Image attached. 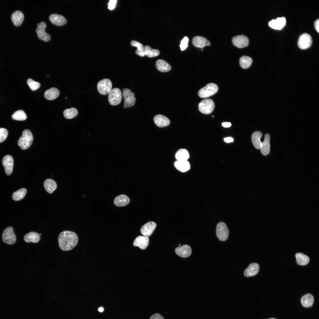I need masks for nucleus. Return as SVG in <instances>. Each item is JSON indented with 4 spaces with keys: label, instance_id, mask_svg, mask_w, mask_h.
<instances>
[{
    "label": "nucleus",
    "instance_id": "nucleus-1",
    "mask_svg": "<svg viewBox=\"0 0 319 319\" xmlns=\"http://www.w3.org/2000/svg\"><path fill=\"white\" fill-rule=\"evenodd\" d=\"M58 240L60 248L64 251H68L76 246L78 242V238L75 232L64 231L59 234Z\"/></svg>",
    "mask_w": 319,
    "mask_h": 319
},
{
    "label": "nucleus",
    "instance_id": "nucleus-2",
    "mask_svg": "<svg viewBox=\"0 0 319 319\" xmlns=\"http://www.w3.org/2000/svg\"><path fill=\"white\" fill-rule=\"evenodd\" d=\"M33 140V136L31 131L29 129H25L18 141V145L22 149H26L32 145Z\"/></svg>",
    "mask_w": 319,
    "mask_h": 319
},
{
    "label": "nucleus",
    "instance_id": "nucleus-3",
    "mask_svg": "<svg viewBox=\"0 0 319 319\" xmlns=\"http://www.w3.org/2000/svg\"><path fill=\"white\" fill-rule=\"evenodd\" d=\"M218 90L216 84L210 83L201 89L198 93V95L202 98H207L216 93Z\"/></svg>",
    "mask_w": 319,
    "mask_h": 319
},
{
    "label": "nucleus",
    "instance_id": "nucleus-4",
    "mask_svg": "<svg viewBox=\"0 0 319 319\" xmlns=\"http://www.w3.org/2000/svg\"><path fill=\"white\" fill-rule=\"evenodd\" d=\"M215 107V104L212 100L205 99L201 101L198 104V108L199 111L205 114H209L212 113Z\"/></svg>",
    "mask_w": 319,
    "mask_h": 319
},
{
    "label": "nucleus",
    "instance_id": "nucleus-5",
    "mask_svg": "<svg viewBox=\"0 0 319 319\" xmlns=\"http://www.w3.org/2000/svg\"><path fill=\"white\" fill-rule=\"evenodd\" d=\"M134 95V92H131L130 89L128 88L123 89L122 95L124 99V108L130 107L134 105L136 100Z\"/></svg>",
    "mask_w": 319,
    "mask_h": 319
},
{
    "label": "nucleus",
    "instance_id": "nucleus-6",
    "mask_svg": "<svg viewBox=\"0 0 319 319\" xmlns=\"http://www.w3.org/2000/svg\"><path fill=\"white\" fill-rule=\"evenodd\" d=\"M122 98L121 92L120 89L115 88L112 89L109 93L108 100L112 105H116L121 102Z\"/></svg>",
    "mask_w": 319,
    "mask_h": 319
},
{
    "label": "nucleus",
    "instance_id": "nucleus-7",
    "mask_svg": "<svg viewBox=\"0 0 319 319\" xmlns=\"http://www.w3.org/2000/svg\"><path fill=\"white\" fill-rule=\"evenodd\" d=\"M2 240L8 244L12 245L15 243L16 237L12 227H9L5 229L2 234Z\"/></svg>",
    "mask_w": 319,
    "mask_h": 319
},
{
    "label": "nucleus",
    "instance_id": "nucleus-8",
    "mask_svg": "<svg viewBox=\"0 0 319 319\" xmlns=\"http://www.w3.org/2000/svg\"><path fill=\"white\" fill-rule=\"evenodd\" d=\"M216 231L217 236L220 240L224 241L228 238L229 230L227 225L224 222H220L217 224Z\"/></svg>",
    "mask_w": 319,
    "mask_h": 319
},
{
    "label": "nucleus",
    "instance_id": "nucleus-9",
    "mask_svg": "<svg viewBox=\"0 0 319 319\" xmlns=\"http://www.w3.org/2000/svg\"><path fill=\"white\" fill-rule=\"evenodd\" d=\"M112 84L110 80L104 79L99 81L97 84V89L99 93L102 95H106L111 90Z\"/></svg>",
    "mask_w": 319,
    "mask_h": 319
},
{
    "label": "nucleus",
    "instance_id": "nucleus-10",
    "mask_svg": "<svg viewBox=\"0 0 319 319\" xmlns=\"http://www.w3.org/2000/svg\"><path fill=\"white\" fill-rule=\"evenodd\" d=\"M37 27L36 32L38 38L45 42L50 40L51 39L50 35L45 31L46 27V23L44 22H41L38 23Z\"/></svg>",
    "mask_w": 319,
    "mask_h": 319
},
{
    "label": "nucleus",
    "instance_id": "nucleus-11",
    "mask_svg": "<svg viewBox=\"0 0 319 319\" xmlns=\"http://www.w3.org/2000/svg\"><path fill=\"white\" fill-rule=\"evenodd\" d=\"M312 43V38L310 35L307 33H304L299 37L298 45L300 49H306L310 47Z\"/></svg>",
    "mask_w": 319,
    "mask_h": 319
},
{
    "label": "nucleus",
    "instance_id": "nucleus-12",
    "mask_svg": "<svg viewBox=\"0 0 319 319\" xmlns=\"http://www.w3.org/2000/svg\"><path fill=\"white\" fill-rule=\"evenodd\" d=\"M2 164L6 174L7 175H10L12 172L14 165V160L12 157L9 155L4 156L2 158Z\"/></svg>",
    "mask_w": 319,
    "mask_h": 319
},
{
    "label": "nucleus",
    "instance_id": "nucleus-13",
    "mask_svg": "<svg viewBox=\"0 0 319 319\" xmlns=\"http://www.w3.org/2000/svg\"><path fill=\"white\" fill-rule=\"evenodd\" d=\"M232 41L233 44L239 48L246 47L249 43V40L248 37L243 35H238L234 37Z\"/></svg>",
    "mask_w": 319,
    "mask_h": 319
},
{
    "label": "nucleus",
    "instance_id": "nucleus-14",
    "mask_svg": "<svg viewBox=\"0 0 319 319\" xmlns=\"http://www.w3.org/2000/svg\"><path fill=\"white\" fill-rule=\"evenodd\" d=\"M156 224L153 222H149L144 224L141 229V233L146 237L150 236L155 230Z\"/></svg>",
    "mask_w": 319,
    "mask_h": 319
},
{
    "label": "nucleus",
    "instance_id": "nucleus-15",
    "mask_svg": "<svg viewBox=\"0 0 319 319\" xmlns=\"http://www.w3.org/2000/svg\"><path fill=\"white\" fill-rule=\"evenodd\" d=\"M149 243V238L148 237L139 236L134 240L133 245L135 246H138L142 250H144L147 247Z\"/></svg>",
    "mask_w": 319,
    "mask_h": 319
},
{
    "label": "nucleus",
    "instance_id": "nucleus-16",
    "mask_svg": "<svg viewBox=\"0 0 319 319\" xmlns=\"http://www.w3.org/2000/svg\"><path fill=\"white\" fill-rule=\"evenodd\" d=\"M192 43L195 46L201 48L210 45V42L207 39L201 36L194 37L192 39Z\"/></svg>",
    "mask_w": 319,
    "mask_h": 319
},
{
    "label": "nucleus",
    "instance_id": "nucleus-17",
    "mask_svg": "<svg viewBox=\"0 0 319 319\" xmlns=\"http://www.w3.org/2000/svg\"><path fill=\"white\" fill-rule=\"evenodd\" d=\"M49 19L53 24L58 26L64 25L67 23V20L63 16L57 14L50 15Z\"/></svg>",
    "mask_w": 319,
    "mask_h": 319
},
{
    "label": "nucleus",
    "instance_id": "nucleus-18",
    "mask_svg": "<svg viewBox=\"0 0 319 319\" xmlns=\"http://www.w3.org/2000/svg\"><path fill=\"white\" fill-rule=\"evenodd\" d=\"M286 23V20L284 17H279L270 21L268 23V25L273 29L280 30L284 26Z\"/></svg>",
    "mask_w": 319,
    "mask_h": 319
},
{
    "label": "nucleus",
    "instance_id": "nucleus-19",
    "mask_svg": "<svg viewBox=\"0 0 319 319\" xmlns=\"http://www.w3.org/2000/svg\"><path fill=\"white\" fill-rule=\"evenodd\" d=\"M176 254L183 258H186L191 255L192 250L191 247L188 245H185L181 247L177 248L175 249Z\"/></svg>",
    "mask_w": 319,
    "mask_h": 319
},
{
    "label": "nucleus",
    "instance_id": "nucleus-20",
    "mask_svg": "<svg viewBox=\"0 0 319 319\" xmlns=\"http://www.w3.org/2000/svg\"><path fill=\"white\" fill-rule=\"evenodd\" d=\"M259 269V266L258 263H252L245 270L244 275L246 277L254 276L258 273Z\"/></svg>",
    "mask_w": 319,
    "mask_h": 319
},
{
    "label": "nucleus",
    "instance_id": "nucleus-21",
    "mask_svg": "<svg viewBox=\"0 0 319 319\" xmlns=\"http://www.w3.org/2000/svg\"><path fill=\"white\" fill-rule=\"evenodd\" d=\"M24 19V15L20 11H16L11 14V19L14 25L16 26H19L22 23Z\"/></svg>",
    "mask_w": 319,
    "mask_h": 319
},
{
    "label": "nucleus",
    "instance_id": "nucleus-22",
    "mask_svg": "<svg viewBox=\"0 0 319 319\" xmlns=\"http://www.w3.org/2000/svg\"><path fill=\"white\" fill-rule=\"evenodd\" d=\"M154 120L155 124L158 127H162L169 125L170 121L169 119L162 115H157L154 118Z\"/></svg>",
    "mask_w": 319,
    "mask_h": 319
},
{
    "label": "nucleus",
    "instance_id": "nucleus-23",
    "mask_svg": "<svg viewBox=\"0 0 319 319\" xmlns=\"http://www.w3.org/2000/svg\"><path fill=\"white\" fill-rule=\"evenodd\" d=\"M270 136L268 134H265L264 141L262 142L260 149L261 153L264 155L266 156L269 154L270 151Z\"/></svg>",
    "mask_w": 319,
    "mask_h": 319
},
{
    "label": "nucleus",
    "instance_id": "nucleus-24",
    "mask_svg": "<svg viewBox=\"0 0 319 319\" xmlns=\"http://www.w3.org/2000/svg\"><path fill=\"white\" fill-rule=\"evenodd\" d=\"M174 165L178 170L183 172H187L190 168V163L187 160H177Z\"/></svg>",
    "mask_w": 319,
    "mask_h": 319
},
{
    "label": "nucleus",
    "instance_id": "nucleus-25",
    "mask_svg": "<svg viewBox=\"0 0 319 319\" xmlns=\"http://www.w3.org/2000/svg\"><path fill=\"white\" fill-rule=\"evenodd\" d=\"M24 239L27 242H31L37 243L38 242L40 239V235L35 232H31L25 235Z\"/></svg>",
    "mask_w": 319,
    "mask_h": 319
},
{
    "label": "nucleus",
    "instance_id": "nucleus-26",
    "mask_svg": "<svg viewBox=\"0 0 319 319\" xmlns=\"http://www.w3.org/2000/svg\"><path fill=\"white\" fill-rule=\"evenodd\" d=\"M262 136V133L258 131L254 132L251 136L252 142L254 147L257 149H260L262 142L261 138Z\"/></svg>",
    "mask_w": 319,
    "mask_h": 319
},
{
    "label": "nucleus",
    "instance_id": "nucleus-27",
    "mask_svg": "<svg viewBox=\"0 0 319 319\" xmlns=\"http://www.w3.org/2000/svg\"><path fill=\"white\" fill-rule=\"evenodd\" d=\"M130 200L128 197L125 195H121L116 197L114 200V203L117 206H123L128 204Z\"/></svg>",
    "mask_w": 319,
    "mask_h": 319
},
{
    "label": "nucleus",
    "instance_id": "nucleus-28",
    "mask_svg": "<svg viewBox=\"0 0 319 319\" xmlns=\"http://www.w3.org/2000/svg\"><path fill=\"white\" fill-rule=\"evenodd\" d=\"M156 65L157 69L162 72H166L171 69L170 65L165 61L159 59L156 62Z\"/></svg>",
    "mask_w": 319,
    "mask_h": 319
},
{
    "label": "nucleus",
    "instance_id": "nucleus-29",
    "mask_svg": "<svg viewBox=\"0 0 319 319\" xmlns=\"http://www.w3.org/2000/svg\"><path fill=\"white\" fill-rule=\"evenodd\" d=\"M44 186L46 191L49 193H53L57 187L56 182L50 179H47L45 181Z\"/></svg>",
    "mask_w": 319,
    "mask_h": 319
},
{
    "label": "nucleus",
    "instance_id": "nucleus-30",
    "mask_svg": "<svg viewBox=\"0 0 319 319\" xmlns=\"http://www.w3.org/2000/svg\"><path fill=\"white\" fill-rule=\"evenodd\" d=\"M59 94V92L57 89L52 87L45 92L44 96L47 100H52L57 98Z\"/></svg>",
    "mask_w": 319,
    "mask_h": 319
},
{
    "label": "nucleus",
    "instance_id": "nucleus-31",
    "mask_svg": "<svg viewBox=\"0 0 319 319\" xmlns=\"http://www.w3.org/2000/svg\"><path fill=\"white\" fill-rule=\"evenodd\" d=\"M314 302L313 296L310 294H307L303 296L301 299L302 305L305 307H311Z\"/></svg>",
    "mask_w": 319,
    "mask_h": 319
},
{
    "label": "nucleus",
    "instance_id": "nucleus-32",
    "mask_svg": "<svg viewBox=\"0 0 319 319\" xmlns=\"http://www.w3.org/2000/svg\"><path fill=\"white\" fill-rule=\"evenodd\" d=\"M295 257L297 263L301 266H305L307 265L310 261L309 257L306 255L302 253H297L296 254Z\"/></svg>",
    "mask_w": 319,
    "mask_h": 319
},
{
    "label": "nucleus",
    "instance_id": "nucleus-33",
    "mask_svg": "<svg viewBox=\"0 0 319 319\" xmlns=\"http://www.w3.org/2000/svg\"><path fill=\"white\" fill-rule=\"evenodd\" d=\"M175 157L177 160H187L189 157V154L186 149H180L176 152Z\"/></svg>",
    "mask_w": 319,
    "mask_h": 319
},
{
    "label": "nucleus",
    "instance_id": "nucleus-34",
    "mask_svg": "<svg viewBox=\"0 0 319 319\" xmlns=\"http://www.w3.org/2000/svg\"><path fill=\"white\" fill-rule=\"evenodd\" d=\"M252 62V59L250 57L247 56H242L240 58L239 60L240 66L244 69H247L249 67Z\"/></svg>",
    "mask_w": 319,
    "mask_h": 319
},
{
    "label": "nucleus",
    "instance_id": "nucleus-35",
    "mask_svg": "<svg viewBox=\"0 0 319 319\" xmlns=\"http://www.w3.org/2000/svg\"><path fill=\"white\" fill-rule=\"evenodd\" d=\"M144 51L145 55L150 58L157 56L160 53V52L158 50L152 49L148 45L145 46L144 47Z\"/></svg>",
    "mask_w": 319,
    "mask_h": 319
},
{
    "label": "nucleus",
    "instance_id": "nucleus-36",
    "mask_svg": "<svg viewBox=\"0 0 319 319\" xmlns=\"http://www.w3.org/2000/svg\"><path fill=\"white\" fill-rule=\"evenodd\" d=\"M27 191L25 188H22L13 193L12 197L15 201H19L22 199L25 196Z\"/></svg>",
    "mask_w": 319,
    "mask_h": 319
},
{
    "label": "nucleus",
    "instance_id": "nucleus-37",
    "mask_svg": "<svg viewBox=\"0 0 319 319\" xmlns=\"http://www.w3.org/2000/svg\"><path fill=\"white\" fill-rule=\"evenodd\" d=\"M131 44L132 46L137 48V50L136 51V54L141 57L145 56L144 47L142 44L137 41L132 40L131 42Z\"/></svg>",
    "mask_w": 319,
    "mask_h": 319
},
{
    "label": "nucleus",
    "instance_id": "nucleus-38",
    "mask_svg": "<svg viewBox=\"0 0 319 319\" xmlns=\"http://www.w3.org/2000/svg\"><path fill=\"white\" fill-rule=\"evenodd\" d=\"M77 110L74 108L65 110L63 112L64 117L67 119H71L76 117L78 114Z\"/></svg>",
    "mask_w": 319,
    "mask_h": 319
},
{
    "label": "nucleus",
    "instance_id": "nucleus-39",
    "mask_svg": "<svg viewBox=\"0 0 319 319\" xmlns=\"http://www.w3.org/2000/svg\"><path fill=\"white\" fill-rule=\"evenodd\" d=\"M12 119L18 121H24L27 118V115L22 110H19L15 112L12 115Z\"/></svg>",
    "mask_w": 319,
    "mask_h": 319
},
{
    "label": "nucleus",
    "instance_id": "nucleus-40",
    "mask_svg": "<svg viewBox=\"0 0 319 319\" xmlns=\"http://www.w3.org/2000/svg\"><path fill=\"white\" fill-rule=\"evenodd\" d=\"M27 83L31 89L33 91L36 90L40 86V84L39 82H35L31 79L27 80Z\"/></svg>",
    "mask_w": 319,
    "mask_h": 319
},
{
    "label": "nucleus",
    "instance_id": "nucleus-41",
    "mask_svg": "<svg viewBox=\"0 0 319 319\" xmlns=\"http://www.w3.org/2000/svg\"><path fill=\"white\" fill-rule=\"evenodd\" d=\"M8 132L6 129L0 128V143L3 142L6 138Z\"/></svg>",
    "mask_w": 319,
    "mask_h": 319
},
{
    "label": "nucleus",
    "instance_id": "nucleus-42",
    "mask_svg": "<svg viewBox=\"0 0 319 319\" xmlns=\"http://www.w3.org/2000/svg\"><path fill=\"white\" fill-rule=\"evenodd\" d=\"M188 40L189 39L186 36L185 37L181 40L180 45L181 51L185 50L187 47Z\"/></svg>",
    "mask_w": 319,
    "mask_h": 319
},
{
    "label": "nucleus",
    "instance_id": "nucleus-43",
    "mask_svg": "<svg viewBox=\"0 0 319 319\" xmlns=\"http://www.w3.org/2000/svg\"><path fill=\"white\" fill-rule=\"evenodd\" d=\"M116 2V0H111L108 4V8L110 10L113 9L115 6Z\"/></svg>",
    "mask_w": 319,
    "mask_h": 319
},
{
    "label": "nucleus",
    "instance_id": "nucleus-44",
    "mask_svg": "<svg viewBox=\"0 0 319 319\" xmlns=\"http://www.w3.org/2000/svg\"><path fill=\"white\" fill-rule=\"evenodd\" d=\"M149 319H164L163 317L158 313H156L152 315Z\"/></svg>",
    "mask_w": 319,
    "mask_h": 319
},
{
    "label": "nucleus",
    "instance_id": "nucleus-45",
    "mask_svg": "<svg viewBox=\"0 0 319 319\" xmlns=\"http://www.w3.org/2000/svg\"><path fill=\"white\" fill-rule=\"evenodd\" d=\"M314 25L315 28L316 30L318 32H319V19H318L315 22Z\"/></svg>",
    "mask_w": 319,
    "mask_h": 319
},
{
    "label": "nucleus",
    "instance_id": "nucleus-46",
    "mask_svg": "<svg viewBox=\"0 0 319 319\" xmlns=\"http://www.w3.org/2000/svg\"><path fill=\"white\" fill-rule=\"evenodd\" d=\"M224 140L226 142L228 143L233 141V139L231 137H227L224 138Z\"/></svg>",
    "mask_w": 319,
    "mask_h": 319
},
{
    "label": "nucleus",
    "instance_id": "nucleus-47",
    "mask_svg": "<svg viewBox=\"0 0 319 319\" xmlns=\"http://www.w3.org/2000/svg\"><path fill=\"white\" fill-rule=\"evenodd\" d=\"M222 126L224 127L228 128L230 127L231 126V124L230 122H225L223 123L222 124Z\"/></svg>",
    "mask_w": 319,
    "mask_h": 319
},
{
    "label": "nucleus",
    "instance_id": "nucleus-48",
    "mask_svg": "<svg viewBox=\"0 0 319 319\" xmlns=\"http://www.w3.org/2000/svg\"><path fill=\"white\" fill-rule=\"evenodd\" d=\"M98 311L100 312H102L104 311V308L103 307H100L98 308Z\"/></svg>",
    "mask_w": 319,
    "mask_h": 319
},
{
    "label": "nucleus",
    "instance_id": "nucleus-49",
    "mask_svg": "<svg viewBox=\"0 0 319 319\" xmlns=\"http://www.w3.org/2000/svg\"><path fill=\"white\" fill-rule=\"evenodd\" d=\"M276 319L274 318H270V319Z\"/></svg>",
    "mask_w": 319,
    "mask_h": 319
},
{
    "label": "nucleus",
    "instance_id": "nucleus-50",
    "mask_svg": "<svg viewBox=\"0 0 319 319\" xmlns=\"http://www.w3.org/2000/svg\"><path fill=\"white\" fill-rule=\"evenodd\" d=\"M40 235H41V234H40Z\"/></svg>",
    "mask_w": 319,
    "mask_h": 319
},
{
    "label": "nucleus",
    "instance_id": "nucleus-51",
    "mask_svg": "<svg viewBox=\"0 0 319 319\" xmlns=\"http://www.w3.org/2000/svg\"><path fill=\"white\" fill-rule=\"evenodd\" d=\"M212 117H214V115H212Z\"/></svg>",
    "mask_w": 319,
    "mask_h": 319
},
{
    "label": "nucleus",
    "instance_id": "nucleus-52",
    "mask_svg": "<svg viewBox=\"0 0 319 319\" xmlns=\"http://www.w3.org/2000/svg\"><path fill=\"white\" fill-rule=\"evenodd\" d=\"M179 245V246H180L181 245Z\"/></svg>",
    "mask_w": 319,
    "mask_h": 319
}]
</instances>
